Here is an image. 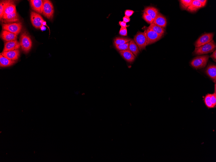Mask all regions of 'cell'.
<instances>
[{
  "mask_svg": "<svg viewBox=\"0 0 216 162\" xmlns=\"http://www.w3.org/2000/svg\"><path fill=\"white\" fill-rule=\"evenodd\" d=\"M147 28L153 31L160 35L163 36L165 33V30L164 28L155 25L153 23L150 24Z\"/></svg>",
  "mask_w": 216,
  "mask_h": 162,
  "instance_id": "603a6c76",
  "label": "cell"
},
{
  "mask_svg": "<svg viewBox=\"0 0 216 162\" xmlns=\"http://www.w3.org/2000/svg\"><path fill=\"white\" fill-rule=\"evenodd\" d=\"M32 9L39 14H43V1L42 0H31L30 1Z\"/></svg>",
  "mask_w": 216,
  "mask_h": 162,
  "instance_id": "7c38bea8",
  "label": "cell"
},
{
  "mask_svg": "<svg viewBox=\"0 0 216 162\" xmlns=\"http://www.w3.org/2000/svg\"><path fill=\"white\" fill-rule=\"evenodd\" d=\"M131 39L127 38L117 37L114 39L115 45L123 44L130 42Z\"/></svg>",
  "mask_w": 216,
  "mask_h": 162,
  "instance_id": "cb8c5ba5",
  "label": "cell"
},
{
  "mask_svg": "<svg viewBox=\"0 0 216 162\" xmlns=\"http://www.w3.org/2000/svg\"><path fill=\"white\" fill-rule=\"evenodd\" d=\"M123 21L126 22V23L129 22L130 21V18L126 17V16H124V17H123Z\"/></svg>",
  "mask_w": 216,
  "mask_h": 162,
  "instance_id": "d590c367",
  "label": "cell"
},
{
  "mask_svg": "<svg viewBox=\"0 0 216 162\" xmlns=\"http://www.w3.org/2000/svg\"><path fill=\"white\" fill-rule=\"evenodd\" d=\"M16 12V7L15 4H11L7 6L4 11L3 16L9 14Z\"/></svg>",
  "mask_w": 216,
  "mask_h": 162,
  "instance_id": "d4e9b609",
  "label": "cell"
},
{
  "mask_svg": "<svg viewBox=\"0 0 216 162\" xmlns=\"http://www.w3.org/2000/svg\"><path fill=\"white\" fill-rule=\"evenodd\" d=\"M193 0H181L180 1L181 9L183 10H186L192 3Z\"/></svg>",
  "mask_w": 216,
  "mask_h": 162,
  "instance_id": "4316f807",
  "label": "cell"
},
{
  "mask_svg": "<svg viewBox=\"0 0 216 162\" xmlns=\"http://www.w3.org/2000/svg\"><path fill=\"white\" fill-rule=\"evenodd\" d=\"M43 14L45 17L49 20H52L54 13V7L50 1L48 0L43 1Z\"/></svg>",
  "mask_w": 216,
  "mask_h": 162,
  "instance_id": "8992f818",
  "label": "cell"
},
{
  "mask_svg": "<svg viewBox=\"0 0 216 162\" xmlns=\"http://www.w3.org/2000/svg\"><path fill=\"white\" fill-rule=\"evenodd\" d=\"M147 38V45L152 44L158 41L163 36L157 34L153 31L148 29L145 30Z\"/></svg>",
  "mask_w": 216,
  "mask_h": 162,
  "instance_id": "ba28073f",
  "label": "cell"
},
{
  "mask_svg": "<svg viewBox=\"0 0 216 162\" xmlns=\"http://www.w3.org/2000/svg\"><path fill=\"white\" fill-rule=\"evenodd\" d=\"M134 41L141 51L145 49L147 46V38L146 32H138L134 37Z\"/></svg>",
  "mask_w": 216,
  "mask_h": 162,
  "instance_id": "277c9868",
  "label": "cell"
},
{
  "mask_svg": "<svg viewBox=\"0 0 216 162\" xmlns=\"http://www.w3.org/2000/svg\"><path fill=\"white\" fill-rule=\"evenodd\" d=\"M40 29V30L42 31H45L46 30V28L43 25L41 26Z\"/></svg>",
  "mask_w": 216,
  "mask_h": 162,
  "instance_id": "8d00e7d4",
  "label": "cell"
},
{
  "mask_svg": "<svg viewBox=\"0 0 216 162\" xmlns=\"http://www.w3.org/2000/svg\"><path fill=\"white\" fill-rule=\"evenodd\" d=\"M15 2L13 1H1L0 3V18L1 20L3 17V14L6 7L12 4H15Z\"/></svg>",
  "mask_w": 216,
  "mask_h": 162,
  "instance_id": "ffe728a7",
  "label": "cell"
},
{
  "mask_svg": "<svg viewBox=\"0 0 216 162\" xmlns=\"http://www.w3.org/2000/svg\"><path fill=\"white\" fill-rule=\"evenodd\" d=\"M119 23L121 28H127L128 26L127 25V23L123 21H120Z\"/></svg>",
  "mask_w": 216,
  "mask_h": 162,
  "instance_id": "d6a6232c",
  "label": "cell"
},
{
  "mask_svg": "<svg viewBox=\"0 0 216 162\" xmlns=\"http://www.w3.org/2000/svg\"><path fill=\"white\" fill-rule=\"evenodd\" d=\"M205 72L208 76L216 84V66L215 65L211 64L208 66L205 70Z\"/></svg>",
  "mask_w": 216,
  "mask_h": 162,
  "instance_id": "5bb4252c",
  "label": "cell"
},
{
  "mask_svg": "<svg viewBox=\"0 0 216 162\" xmlns=\"http://www.w3.org/2000/svg\"><path fill=\"white\" fill-rule=\"evenodd\" d=\"M129 51L135 56H137L139 53V50L138 45L134 40L132 39H131L129 42Z\"/></svg>",
  "mask_w": 216,
  "mask_h": 162,
  "instance_id": "7402d4cb",
  "label": "cell"
},
{
  "mask_svg": "<svg viewBox=\"0 0 216 162\" xmlns=\"http://www.w3.org/2000/svg\"><path fill=\"white\" fill-rule=\"evenodd\" d=\"M211 99L213 108H215L216 106V92H214L213 94H211Z\"/></svg>",
  "mask_w": 216,
  "mask_h": 162,
  "instance_id": "f546056e",
  "label": "cell"
},
{
  "mask_svg": "<svg viewBox=\"0 0 216 162\" xmlns=\"http://www.w3.org/2000/svg\"><path fill=\"white\" fill-rule=\"evenodd\" d=\"M144 12L151 16L153 21L156 17L159 11L157 8L153 7H145Z\"/></svg>",
  "mask_w": 216,
  "mask_h": 162,
  "instance_id": "ac0fdd59",
  "label": "cell"
},
{
  "mask_svg": "<svg viewBox=\"0 0 216 162\" xmlns=\"http://www.w3.org/2000/svg\"><path fill=\"white\" fill-rule=\"evenodd\" d=\"M20 46V43L16 40L6 42L4 44L3 52H7L18 50Z\"/></svg>",
  "mask_w": 216,
  "mask_h": 162,
  "instance_id": "30bf717a",
  "label": "cell"
},
{
  "mask_svg": "<svg viewBox=\"0 0 216 162\" xmlns=\"http://www.w3.org/2000/svg\"><path fill=\"white\" fill-rule=\"evenodd\" d=\"M20 43L23 51L25 53H28L31 48L32 42L30 36L26 31L22 32Z\"/></svg>",
  "mask_w": 216,
  "mask_h": 162,
  "instance_id": "7a4b0ae2",
  "label": "cell"
},
{
  "mask_svg": "<svg viewBox=\"0 0 216 162\" xmlns=\"http://www.w3.org/2000/svg\"><path fill=\"white\" fill-rule=\"evenodd\" d=\"M153 23L164 28L167 26V21L164 16L159 12L154 20Z\"/></svg>",
  "mask_w": 216,
  "mask_h": 162,
  "instance_id": "9a60e30c",
  "label": "cell"
},
{
  "mask_svg": "<svg viewBox=\"0 0 216 162\" xmlns=\"http://www.w3.org/2000/svg\"><path fill=\"white\" fill-rule=\"evenodd\" d=\"M1 20L5 24L18 22L19 21V16L17 12H16L11 14L3 15Z\"/></svg>",
  "mask_w": 216,
  "mask_h": 162,
  "instance_id": "8fae6325",
  "label": "cell"
},
{
  "mask_svg": "<svg viewBox=\"0 0 216 162\" xmlns=\"http://www.w3.org/2000/svg\"><path fill=\"white\" fill-rule=\"evenodd\" d=\"M2 28L3 30L9 31L17 35L21 31L22 29V24L20 22L4 23L2 24Z\"/></svg>",
  "mask_w": 216,
  "mask_h": 162,
  "instance_id": "5b68a950",
  "label": "cell"
},
{
  "mask_svg": "<svg viewBox=\"0 0 216 162\" xmlns=\"http://www.w3.org/2000/svg\"><path fill=\"white\" fill-rule=\"evenodd\" d=\"M16 63L15 61L11 60L4 57L1 53L0 54V66L6 67L11 66Z\"/></svg>",
  "mask_w": 216,
  "mask_h": 162,
  "instance_id": "d6986e66",
  "label": "cell"
},
{
  "mask_svg": "<svg viewBox=\"0 0 216 162\" xmlns=\"http://www.w3.org/2000/svg\"><path fill=\"white\" fill-rule=\"evenodd\" d=\"M1 53L4 57L14 61L18 60L20 56V51L18 49L7 52L3 51Z\"/></svg>",
  "mask_w": 216,
  "mask_h": 162,
  "instance_id": "4fadbf2b",
  "label": "cell"
},
{
  "mask_svg": "<svg viewBox=\"0 0 216 162\" xmlns=\"http://www.w3.org/2000/svg\"><path fill=\"white\" fill-rule=\"evenodd\" d=\"M202 7L201 4L198 0H194L191 4L187 8V10L190 12H194Z\"/></svg>",
  "mask_w": 216,
  "mask_h": 162,
  "instance_id": "44dd1931",
  "label": "cell"
},
{
  "mask_svg": "<svg viewBox=\"0 0 216 162\" xmlns=\"http://www.w3.org/2000/svg\"><path fill=\"white\" fill-rule=\"evenodd\" d=\"M213 33H206L199 37L195 44V48L200 47L208 43L213 40Z\"/></svg>",
  "mask_w": 216,
  "mask_h": 162,
  "instance_id": "52a82bcc",
  "label": "cell"
},
{
  "mask_svg": "<svg viewBox=\"0 0 216 162\" xmlns=\"http://www.w3.org/2000/svg\"><path fill=\"white\" fill-rule=\"evenodd\" d=\"M216 45L213 40L200 47L195 48L193 53L195 55H201L214 52L215 50Z\"/></svg>",
  "mask_w": 216,
  "mask_h": 162,
  "instance_id": "6da1fadb",
  "label": "cell"
},
{
  "mask_svg": "<svg viewBox=\"0 0 216 162\" xmlns=\"http://www.w3.org/2000/svg\"><path fill=\"white\" fill-rule=\"evenodd\" d=\"M210 58L212 59L215 62H216V51H215L213 52L212 54L210 56Z\"/></svg>",
  "mask_w": 216,
  "mask_h": 162,
  "instance_id": "836d02e7",
  "label": "cell"
},
{
  "mask_svg": "<svg viewBox=\"0 0 216 162\" xmlns=\"http://www.w3.org/2000/svg\"><path fill=\"white\" fill-rule=\"evenodd\" d=\"M211 94H208L206 95L204 98V102L206 106L209 109L214 108L211 101Z\"/></svg>",
  "mask_w": 216,
  "mask_h": 162,
  "instance_id": "484cf974",
  "label": "cell"
},
{
  "mask_svg": "<svg viewBox=\"0 0 216 162\" xmlns=\"http://www.w3.org/2000/svg\"><path fill=\"white\" fill-rule=\"evenodd\" d=\"M209 56V55H203L196 57L190 62L191 65L196 69L204 68L208 62Z\"/></svg>",
  "mask_w": 216,
  "mask_h": 162,
  "instance_id": "3957f363",
  "label": "cell"
},
{
  "mask_svg": "<svg viewBox=\"0 0 216 162\" xmlns=\"http://www.w3.org/2000/svg\"><path fill=\"white\" fill-rule=\"evenodd\" d=\"M143 18L149 24L153 23V20L151 16L144 12L143 15Z\"/></svg>",
  "mask_w": 216,
  "mask_h": 162,
  "instance_id": "f1b7e54d",
  "label": "cell"
},
{
  "mask_svg": "<svg viewBox=\"0 0 216 162\" xmlns=\"http://www.w3.org/2000/svg\"><path fill=\"white\" fill-rule=\"evenodd\" d=\"M1 37L5 42H7L17 39V36L11 32L6 30H3Z\"/></svg>",
  "mask_w": 216,
  "mask_h": 162,
  "instance_id": "2e32d148",
  "label": "cell"
},
{
  "mask_svg": "<svg viewBox=\"0 0 216 162\" xmlns=\"http://www.w3.org/2000/svg\"><path fill=\"white\" fill-rule=\"evenodd\" d=\"M129 42L126 44L118 45H115V47L118 51H123L129 50Z\"/></svg>",
  "mask_w": 216,
  "mask_h": 162,
  "instance_id": "83f0119b",
  "label": "cell"
},
{
  "mask_svg": "<svg viewBox=\"0 0 216 162\" xmlns=\"http://www.w3.org/2000/svg\"><path fill=\"white\" fill-rule=\"evenodd\" d=\"M134 13V12L133 11L127 10L124 12V15L126 17L129 18Z\"/></svg>",
  "mask_w": 216,
  "mask_h": 162,
  "instance_id": "1f68e13d",
  "label": "cell"
},
{
  "mask_svg": "<svg viewBox=\"0 0 216 162\" xmlns=\"http://www.w3.org/2000/svg\"><path fill=\"white\" fill-rule=\"evenodd\" d=\"M119 34L122 36H127L128 34L127 28L121 27L119 31Z\"/></svg>",
  "mask_w": 216,
  "mask_h": 162,
  "instance_id": "4dcf8cb0",
  "label": "cell"
},
{
  "mask_svg": "<svg viewBox=\"0 0 216 162\" xmlns=\"http://www.w3.org/2000/svg\"><path fill=\"white\" fill-rule=\"evenodd\" d=\"M119 53L122 57L129 63L134 62L136 56L129 50L120 51Z\"/></svg>",
  "mask_w": 216,
  "mask_h": 162,
  "instance_id": "e0dca14e",
  "label": "cell"
},
{
  "mask_svg": "<svg viewBox=\"0 0 216 162\" xmlns=\"http://www.w3.org/2000/svg\"><path fill=\"white\" fill-rule=\"evenodd\" d=\"M42 25H44V26H47V27H48V28L49 29V27L47 26V25L46 21H44L42 22Z\"/></svg>",
  "mask_w": 216,
  "mask_h": 162,
  "instance_id": "74e56055",
  "label": "cell"
},
{
  "mask_svg": "<svg viewBox=\"0 0 216 162\" xmlns=\"http://www.w3.org/2000/svg\"><path fill=\"white\" fill-rule=\"evenodd\" d=\"M198 1L201 3L202 7H204L206 5L207 1L206 0H198Z\"/></svg>",
  "mask_w": 216,
  "mask_h": 162,
  "instance_id": "e575fe53",
  "label": "cell"
},
{
  "mask_svg": "<svg viewBox=\"0 0 216 162\" xmlns=\"http://www.w3.org/2000/svg\"><path fill=\"white\" fill-rule=\"evenodd\" d=\"M31 20L32 25L36 29H40L44 21L40 15L34 12L31 13Z\"/></svg>",
  "mask_w": 216,
  "mask_h": 162,
  "instance_id": "9c48e42d",
  "label": "cell"
}]
</instances>
